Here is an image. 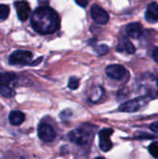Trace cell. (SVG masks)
<instances>
[{"label": "cell", "mask_w": 158, "mask_h": 159, "mask_svg": "<svg viewBox=\"0 0 158 159\" xmlns=\"http://www.w3.org/2000/svg\"><path fill=\"white\" fill-rule=\"evenodd\" d=\"M31 23L35 32L41 34H52L60 27V17L49 7H39L31 17Z\"/></svg>", "instance_id": "6da1fadb"}, {"label": "cell", "mask_w": 158, "mask_h": 159, "mask_svg": "<svg viewBox=\"0 0 158 159\" xmlns=\"http://www.w3.org/2000/svg\"><path fill=\"white\" fill-rule=\"evenodd\" d=\"M96 127L91 124H83L69 132L68 138L77 145L89 144L95 135Z\"/></svg>", "instance_id": "7a4b0ae2"}, {"label": "cell", "mask_w": 158, "mask_h": 159, "mask_svg": "<svg viewBox=\"0 0 158 159\" xmlns=\"http://www.w3.org/2000/svg\"><path fill=\"white\" fill-rule=\"evenodd\" d=\"M139 91L143 97L155 98L158 95V79L153 75H143L139 82Z\"/></svg>", "instance_id": "3957f363"}, {"label": "cell", "mask_w": 158, "mask_h": 159, "mask_svg": "<svg viewBox=\"0 0 158 159\" xmlns=\"http://www.w3.org/2000/svg\"><path fill=\"white\" fill-rule=\"evenodd\" d=\"M33 54L28 50H16L8 58L9 63L13 65H31Z\"/></svg>", "instance_id": "277c9868"}, {"label": "cell", "mask_w": 158, "mask_h": 159, "mask_svg": "<svg viewBox=\"0 0 158 159\" xmlns=\"http://www.w3.org/2000/svg\"><path fill=\"white\" fill-rule=\"evenodd\" d=\"M147 98L141 96L139 98L128 101L119 106V111L125 113H135L142 110L147 103Z\"/></svg>", "instance_id": "5b68a950"}, {"label": "cell", "mask_w": 158, "mask_h": 159, "mask_svg": "<svg viewBox=\"0 0 158 159\" xmlns=\"http://www.w3.org/2000/svg\"><path fill=\"white\" fill-rule=\"evenodd\" d=\"M105 73L108 77L114 80H122L128 75L126 68L120 64H111L108 65L105 69Z\"/></svg>", "instance_id": "8992f818"}, {"label": "cell", "mask_w": 158, "mask_h": 159, "mask_svg": "<svg viewBox=\"0 0 158 159\" xmlns=\"http://www.w3.org/2000/svg\"><path fill=\"white\" fill-rule=\"evenodd\" d=\"M114 133L112 129H104L99 132V143L100 148L103 152H108L113 147V143L110 139L111 135Z\"/></svg>", "instance_id": "52a82bcc"}, {"label": "cell", "mask_w": 158, "mask_h": 159, "mask_svg": "<svg viewBox=\"0 0 158 159\" xmlns=\"http://www.w3.org/2000/svg\"><path fill=\"white\" fill-rule=\"evenodd\" d=\"M90 15L94 21L99 24H106L109 21V14L102 7L94 4L90 8Z\"/></svg>", "instance_id": "ba28073f"}, {"label": "cell", "mask_w": 158, "mask_h": 159, "mask_svg": "<svg viewBox=\"0 0 158 159\" xmlns=\"http://www.w3.org/2000/svg\"><path fill=\"white\" fill-rule=\"evenodd\" d=\"M37 133H38V137L41 141L45 142V143H50L52 142L55 137H56V132L53 129V128L48 125V124H40L38 126V129H37Z\"/></svg>", "instance_id": "9c48e42d"}, {"label": "cell", "mask_w": 158, "mask_h": 159, "mask_svg": "<svg viewBox=\"0 0 158 159\" xmlns=\"http://www.w3.org/2000/svg\"><path fill=\"white\" fill-rule=\"evenodd\" d=\"M14 6H15V9L17 11V14H18V18L21 21L26 20L29 18L30 13H31V8H30L28 2L22 1V0L21 1H16L14 3Z\"/></svg>", "instance_id": "30bf717a"}, {"label": "cell", "mask_w": 158, "mask_h": 159, "mask_svg": "<svg viewBox=\"0 0 158 159\" xmlns=\"http://www.w3.org/2000/svg\"><path fill=\"white\" fill-rule=\"evenodd\" d=\"M116 50L118 52H126L128 54H134L136 51V48L127 36H121L118 39Z\"/></svg>", "instance_id": "8fae6325"}, {"label": "cell", "mask_w": 158, "mask_h": 159, "mask_svg": "<svg viewBox=\"0 0 158 159\" xmlns=\"http://www.w3.org/2000/svg\"><path fill=\"white\" fill-rule=\"evenodd\" d=\"M126 32L129 37L137 39V38H140L142 36V32H143V28L140 22H132L127 26Z\"/></svg>", "instance_id": "7c38bea8"}, {"label": "cell", "mask_w": 158, "mask_h": 159, "mask_svg": "<svg viewBox=\"0 0 158 159\" xmlns=\"http://www.w3.org/2000/svg\"><path fill=\"white\" fill-rule=\"evenodd\" d=\"M145 20L148 22H158V4L153 2L148 5L145 11Z\"/></svg>", "instance_id": "4fadbf2b"}, {"label": "cell", "mask_w": 158, "mask_h": 159, "mask_svg": "<svg viewBox=\"0 0 158 159\" xmlns=\"http://www.w3.org/2000/svg\"><path fill=\"white\" fill-rule=\"evenodd\" d=\"M9 122L13 126H20L25 120V115L20 111H12L8 116Z\"/></svg>", "instance_id": "5bb4252c"}, {"label": "cell", "mask_w": 158, "mask_h": 159, "mask_svg": "<svg viewBox=\"0 0 158 159\" xmlns=\"http://www.w3.org/2000/svg\"><path fill=\"white\" fill-rule=\"evenodd\" d=\"M17 81V75L13 73H3L0 74V84L10 87Z\"/></svg>", "instance_id": "9a60e30c"}, {"label": "cell", "mask_w": 158, "mask_h": 159, "mask_svg": "<svg viewBox=\"0 0 158 159\" xmlns=\"http://www.w3.org/2000/svg\"><path fill=\"white\" fill-rule=\"evenodd\" d=\"M0 94L6 98H12L15 96V90L11 87L0 84Z\"/></svg>", "instance_id": "2e32d148"}, {"label": "cell", "mask_w": 158, "mask_h": 159, "mask_svg": "<svg viewBox=\"0 0 158 159\" xmlns=\"http://www.w3.org/2000/svg\"><path fill=\"white\" fill-rule=\"evenodd\" d=\"M9 14V7L5 4H0V19L6 20Z\"/></svg>", "instance_id": "e0dca14e"}, {"label": "cell", "mask_w": 158, "mask_h": 159, "mask_svg": "<svg viewBox=\"0 0 158 159\" xmlns=\"http://www.w3.org/2000/svg\"><path fill=\"white\" fill-rule=\"evenodd\" d=\"M148 150L152 157H154L155 158H158V142L151 143L148 147Z\"/></svg>", "instance_id": "ac0fdd59"}, {"label": "cell", "mask_w": 158, "mask_h": 159, "mask_svg": "<svg viewBox=\"0 0 158 159\" xmlns=\"http://www.w3.org/2000/svg\"><path fill=\"white\" fill-rule=\"evenodd\" d=\"M68 87H69V89H71L73 90L77 89L78 87H79V79L74 77V76L70 77L69 82H68Z\"/></svg>", "instance_id": "d6986e66"}, {"label": "cell", "mask_w": 158, "mask_h": 159, "mask_svg": "<svg viewBox=\"0 0 158 159\" xmlns=\"http://www.w3.org/2000/svg\"><path fill=\"white\" fill-rule=\"evenodd\" d=\"M95 51L99 55H104V54L108 53L109 48L105 45H99V46L95 47Z\"/></svg>", "instance_id": "ffe728a7"}, {"label": "cell", "mask_w": 158, "mask_h": 159, "mask_svg": "<svg viewBox=\"0 0 158 159\" xmlns=\"http://www.w3.org/2000/svg\"><path fill=\"white\" fill-rule=\"evenodd\" d=\"M74 1L78 6H80L82 7H86L88 4V0H74Z\"/></svg>", "instance_id": "44dd1931"}, {"label": "cell", "mask_w": 158, "mask_h": 159, "mask_svg": "<svg viewBox=\"0 0 158 159\" xmlns=\"http://www.w3.org/2000/svg\"><path fill=\"white\" fill-rule=\"evenodd\" d=\"M150 129H151L153 132L158 134V122H155V123L151 124V125H150Z\"/></svg>", "instance_id": "7402d4cb"}, {"label": "cell", "mask_w": 158, "mask_h": 159, "mask_svg": "<svg viewBox=\"0 0 158 159\" xmlns=\"http://www.w3.org/2000/svg\"><path fill=\"white\" fill-rule=\"evenodd\" d=\"M152 56H153V59H154V61H155L156 62H157L158 63V47H156V48H154Z\"/></svg>", "instance_id": "603a6c76"}, {"label": "cell", "mask_w": 158, "mask_h": 159, "mask_svg": "<svg viewBox=\"0 0 158 159\" xmlns=\"http://www.w3.org/2000/svg\"><path fill=\"white\" fill-rule=\"evenodd\" d=\"M40 7H47L49 3V0H37Z\"/></svg>", "instance_id": "cb8c5ba5"}, {"label": "cell", "mask_w": 158, "mask_h": 159, "mask_svg": "<svg viewBox=\"0 0 158 159\" xmlns=\"http://www.w3.org/2000/svg\"><path fill=\"white\" fill-rule=\"evenodd\" d=\"M95 159H104L103 157H96Z\"/></svg>", "instance_id": "d4e9b609"}, {"label": "cell", "mask_w": 158, "mask_h": 159, "mask_svg": "<svg viewBox=\"0 0 158 159\" xmlns=\"http://www.w3.org/2000/svg\"><path fill=\"white\" fill-rule=\"evenodd\" d=\"M20 159H25V158H20Z\"/></svg>", "instance_id": "484cf974"}]
</instances>
